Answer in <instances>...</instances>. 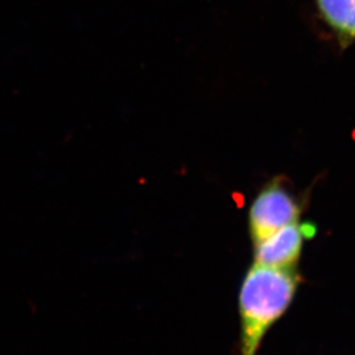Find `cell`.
I'll list each match as a JSON object with an SVG mask.
<instances>
[{"label": "cell", "instance_id": "1", "mask_svg": "<svg viewBox=\"0 0 355 355\" xmlns=\"http://www.w3.org/2000/svg\"><path fill=\"white\" fill-rule=\"evenodd\" d=\"M299 282L295 269L250 266L239 293L240 355H257L268 331L292 304Z\"/></svg>", "mask_w": 355, "mask_h": 355}, {"label": "cell", "instance_id": "2", "mask_svg": "<svg viewBox=\"0 0 355 355\" xmlns=\"http://www.w3.org/2000/svg\"><path fill=\"white\" fill-rule=\"evenodd\" d=\"M304 205L283 178L268 182L254 200L250 210V232L254 243L300 220Z\"/></svg>", "mask_w": 355, "mask_h": 355}, {"label": "cell", "instance_id": "3", "mask_svg": "<svg viewBox=\"0 0 355 355\" xmlns=\"http://www.w3.org/2000/svg\"><path fill=\"white\" fill-rule=\"evenodd\" d=\"M315 234L316 226L313 223H292L254 243L255 263L279 269H295L306 241L313 239Z\"/></svg>", "mask_w": 355, "mask_h": 355}, {"label": "cell", "instance_id": "4", "mask_svg": "<svg viewBox=\"0 0 355 355\" xmlns=\"http://www.w3.org/2000/svg\"><path fill=\"white\" fill-rule=\"evenodd\" d=\"M322 20L342 49L355 43V0H315Z\"/></svg>", "mask_w": 355, "mask_h": 355}]
</instances>
